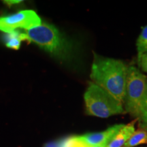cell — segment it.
I'll use <instances>...</instances> for the list:
<instances>
[{
    "label": "cell",
    "instance_id": "cell-1",
    "mask_svg": "<svg viewBox=\"0 0 147 147\" xmlns=\"http://www.w3.org/2000/svg\"><path fill=\"white\" fill-rule=\"evenodd\" d=\"M128 67L123 61L94 53L91 78L118 102L124 103Z\"/></svg>",
    "mask_w": 147,
    "mask_h": 147
},
{
    "label": "cell",
    "instance_id": "cell-2",
    "mask_svg": "<svg viewBox=\"0 0 147 147\" xmlns=\"http://www.w3.org/2000/svg\"><path fill=\"white\" fill-rule=\"evenodd\" d=\"M25 34L29 42L38 45L55 57L65 60L70 57L71 44L53 25L40 24L34 28L25 30Z\"/></svg>",
    "mask_w": 147,
    "mask_h": 147
},
{
    "label": "cell",
    "instance_id": "cell-3",
    "mask_svg": "<svg viewBox=\"0 0 147 147\" xmlns=\"http://www.w3.org/2000/svg\"><path fill=\"white\" fill-rule=\"evenodd\" d=\"M86 113L88 115L108 118L124 113L122 103L94 82L89 84L84 95Z\"/></svg>",
    "mask_w": 147,
    "mask_h": 147
},
{
    "label": "cell",
    "instance_id": "cell-4",
    "mask_svg": "<svg viewBox=\"0 0 147 147\" xmlns=\"http://www.w3.org/2000/svg\"><path fill=\"white\" fill-rule=\"evenodd\" d=\"M145 75L134 66L128 67L124 103L128 113L138 117L146 93Z\"/></svg>",
    "mask_w": 147,
    "mask_h": 147
},
{
    "label": "cell",
    "instance_id": "cell-5",
    "mask_svg": "<svg viewBox=\"0 0 147 147\" xmlns=\"http://www.w3.org/2000/svg\"><path fill=\"white\" fill-rule=\"evenodd\" d=\"M41 24V20L34 10H22L11 15L0 17V31L5 34L21 28L25 30L34 28Z\"/></svg>",
    "mask_w": 147,
    "mask_h": 147
},
{
    "label": "cell",
    "instance_id": "cell-6",
    "mask_svg": "<svg viewBox=\"0 0 147 147\" xmlns=\"http://www.w3.org/2000/svg\"><path fill=\"white\" fill-rule=\"evenodd\" d=\"M123 126V124L115 125L103 131L86 134L84 135L79 136V137L84 143L90 146L106 147L117 132Z\"/></svg>",
    "mask_w": 147,
    "mask_h": 147
},
{
    "label": "cell",
    "instance_id": "cell-7",
    "mask_svg": "<svg viewBox=\"0 0 147 147\" xmlns=\"http://www.w3.org/2000/svg\"><path fill=\"white\" fill-rule=\"evenodd\" d=\"M138 119L131 121L129 123L124 125V126L117 132L111 141L108 143L106 147H123V145L127 142L129 138L134 133L135 124Z\"/></svg>",
    "mask_w": 147,
    "mask_h": 147
},
{
    "label": "cell",
    "instance_id": "cell-8",
    "mask_svg": "<svg viewBox=\"0 0 147 147\" xmlns=\"http://www.w3.org/2000/svg\"><path fill=\"white\" fill-rule=\"evenodd\" d=\"M5 46L14 50H18L21 47L22 41H28V38L25 33H21L19 31L8 33L4 36Z\"/></svg>",
    "mask_w": 147,
    "mask_h": 147
},
{
    "label": "cell",
    "instance_id": "cell-9",
    "mask_svg": "<svg viewBox=\"0 0 147 147\" xmlns=\"http://www.w3.org/2000/svg\"><path fill=\"white\" fill-rule=\"evenodd\" d=\"M143 144H147V131L140 129L134 131L123 147H134Z\"/></svg>",
    "mask_w": 147,
    "mask_h": 147
},
{
    "label": "cell",
    "instance_id": "cell-10",
    "mask_svg": "<svg viewBox=\"0 0 147 147\" xmlns=\"http://www.w3.org/2000/svg\"><path fill=\"white\" fill-rule=\"evenodd\" d=\"M136 47L138 51V60L140 57L147 53V25L142 27L140 34L136 42Z\"/></svg>",
    "mask_w": 147,
    "mask_h": 147
},
{
    "label": "cell",
    "instance_id": "cell-11",
    "mask_svg": "<svg viewBox=\"0 0 147 147\" xmlns=\"http://www.w3.org/2000/svg\"><path fill=\"white\" fill-rule=\"evenodd\" d=\"M61 146V147H93L87 145L84 143L79 136H74L60 140ZM94 147H102V146H94Z\"/></svg>",
    "mask_w": 147,
    "mask_h": 147
},
{
    "label": "cell",
    "instance_id": "cell-12",
    "mask_svg": "<svg viewBox=\"0 0 147 147\" xmlns=\"http://www.w3.org/2000/svg\"><path fill=\"white\" fill-rule=\"evenodd\" d=\"M138 119L140 120V123L142 126V129L147 131V93H146V96L143 101Z\"/></svg>",
    "mask_w": 147,
    "mask_h": 147
},
{
    "label": "cell",
    "instance_id": "cell-13",
    "mask_svg": "<svg viewBox=\"0 0 147 147\" xmlns=\"http://www.w3.org/2000/svg\"><path fill=\"white\" fill-rule=\"evenodd\" d=\"M138 63L144 72L147 73V53H144L138 60Z\"/></svg>",
    "mask_w": 147,
    "mask_h": 147
},
{
    "label": "cell",
    "instance_id": "cell-14",
    "mask_svg": "<svg viewBox=\"0 0 147 147\" xmlns=\"http://www.w3.org/2000/svg\"><path fill=\"white\" fill-rule=\"evenodd\" d=\"M44 147H61V146L60 141H57V142H51L46 144Z\"/></svg>",
    "mask_w": 147,
    "mask_h": 147
},
{
    "label": "cell",
    "instance_id": "cell-15",
    "mask_svg": "<svg viewBox=\"0 0 147 147\" xmlns=\"http://www.w3.org/2000/svg\"><path fill=\"white\" fill-rule=\"evenodd\" d=\"M20 2H21V1H5V3H6V4H8L9 5H11L12 4H16V3H18Z\"/></svg>",
    "mask_w": 147,
    "mask_h": 147
},
{
    "label": "cell",
    "instance_id": "cell-16",
    "mask_svg": "<svg viewBox=\"0 0 147 147\" xmlns=\"http://www.w3.org/2000/svg\"><path fill=\"white\" fill-rule=\"evenodd\" d=\"M146 93H147V80H146Z\"/></svg>",
    "mask_w": 147,
    "mask_h": 147
}]
</instances>
